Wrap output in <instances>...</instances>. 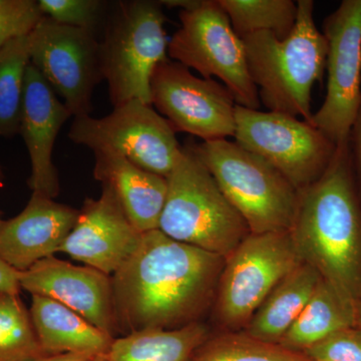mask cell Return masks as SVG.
I'll return each mask as SVG.
<instances>
[{
    "label": "cell",
    "mask_w": 361,
    "mask_h": 361,
    "mask_svg": "<svg viewBox=\"0 0 361 361\" xmlns=\"http://www.w3.org/2000/svg\"><path fill=\"white\" fill-rule=\"evenodd\" d=\"M92 361H108L106 355H97Z\"/></svg>",
    "instance_id": "36"
},
{
    "label": "cell",
    "mask_w": 361,
    "mask_h": 361,
    "mask_svg": "<svg viewBox=\"0 0 361 361\" xmlns=\"http://www.w3.org/2000/svg\"><path fill=\"white\" fill-rule=\"evenodd\" d=\"M225 259L180 243L160 230L139 245L111 276L118 332L175 329L198 322L219 284Z\"/></svg>",
    "instance_id": "1"
},
{
    "label": "cell",
    "mask_w": 361,
    "mask_h": 361,
    "mask_svg": "<svg viewBox=\"0 0 361 361\" xmlns=\"http://www.w3.org/2000/svg\"><path fill=\"white\" fill-rule=\"evenodd\" d=\"M160 1H122L99 42L103 80L114 106L140 99L151 104V80L169 59L167 21Z\"/></svg>",
    "instance_id": "6"
},
{
    "label": "cell",
    "mask_w": 361,
    "mask_h": 361,
    "mask_svg": "<svg viewBox=\"0 0 361 361\" xmlns=\"http://www.w3.org/2000/svg\"><path fill=\"white\" fill-rule=\"evenodd\" d=\"M4 184H6V174H4V170L0 166V188L4 187Z\"/></svg>",
    "instance_id": "34"
},
{
    "label": "cell",
    "mask_w": 361,
    "mask_h": 361,
    "mask_svg": "<svg viewBox=\"0 0 361 361\" xmlns=\"http://www.w3.org/2000/svg\"><path fill=\"white\" fill-rule=\"evenodd\" d=\"M259 99L269 111L302 116L310 123L311 94L326 70L327 40L314 20V2L297 1L292 32L283 39L260 32L241 37Z\"/></svg>",
    "instance_id": "3"
},
{
    "label": "cell",
    "mask_w": 361,
    "mask_h": 361,
    "mask_svg": "<svg viewBox=\"0 0 361 361\" xmlns=\"http://www.w3.org/2000/svg\"><path fill=\"white\" fill-rule=\"evenodd\" d=\"M302 262L290 232L249 234L225 258L217 308L230 327L246 326L266 297Z\"/></svg>",
    "instance_id": "10"
},
{
    "label": "cell",
    "mask_w": 361,
    "mask_h": 361,
    "mask_svg": "<svg viewBox=\"0 0 361 361\" xmlns=\"http://www.w3.org/2000/svg\"><path fill=\"white\" fill-rule=\"evenodd\" d=\"M44 18L37 0H0V49L32 32Z\"/></svg>",
    "instance_id": "28"
},
{
    "label": "cell",
    "mask_w": 361,
    "mask_h": 361,
    "mask_svg": "<svg viewBox=\"0 0 361 361\" xmlns=\"http://www.w3.org/2000/svg\"><path fill=\"white\" fill-rule=\"evenodd\" d=\"M30 313L47 355H106L115 339L78 313L47 297L32 295Z\"/></svg>",
    "instance_id": "19"
},
{
    "label": "cell",
    "mask_w": 361,
    "mask_h": 361,
    "mask_svg": "<svg viewBox=\"0 0 361 361\" xmlns=\"http://www.w3.org/2000/svg\"><path fill=\"white\" fill-rule=\"evenodd\" d=\"M151 104L172 126L203 142L234 137L237 103L224 85L198 78L169 59L156 68L151 80Z\"/></svg>",
    "instance_id": "13"
},
{
    "label": "cell",
    "mask_w": 361,
    "mask_h": 361,
    "mask_svg": "<svg viewBox=\"0 0 361 361\" xmlns=\"http://www.w3.org/2000/svg\"><path fill=\"white\" fill-rule=\"evenodd\" d=\"M30 63L73 118L90 116L92 94L103 80L94 32L59 25L44 16L28 35Z\"/></svg>",
    "instance_id": "11"
},
{
    "label": "cell",
    "mask_w": 361,
    "mask_h": 361,
    "mask_svg": "<svg viewBox=\"0 0 361 361\" xmlns=\"http://www.w3.org/2000/svg\"><path fill=\"white\" fill-rule=\"evenodd\" d=\"M303 353L312 361H361V326L341 330Z\"/></svg>",
    "instance_id": "29"
},
{
    "label": "cell",
    "mask_w": 361,
    "mask_h": 361,
    "mask_svg": "<svg viewBox=\"0 0 361 361\" xmlns=\"http://www.w3.org/2000/svg\"><path fill=\"white\" fill-rule=\"evenodd\" d=\"M179 18L180 27L169 39V59L203 78H219L237 104L259 110L261 102L243 40L233 30L219 0H201L195 8L180 11Z\"/></svg>",
    "instance_id": "7"
},
{
    "label": "cell",
    "mask_w": 361,
    "mask_h": 361,
    "mask_svg": "<svg viewBox=\"0 0 361 361\" xmlns=\"http://www.w3.org/2000/svg\"><path fill=\"white\" fill-rule=\"evenodd\" d=\"M350 141L337 147L322 177L299 191L290 231L302 262L342 295L361 300V211L351 176Z\"/></svg>",
    "instance_id": "2"
},
{
    "label": "cell",
    "mask_w": 361,
    "mask_h": 361,
    "mask_svg": "<svg viewBox=\"0 0 361 361\" xmlns=\"http://www.w3.org/2000/svg\"><path fill=\"white\" fill-rule=\"evenodd\" d=\"M68 137L92 152H114L166 179L183 152L171 123L140 99L114 106L103 118H73Z\"/></svg>",
    "instance_id": "8"
},
{
    "label": "cell",
    "mask_w": 361,
    "mask_h": 361,
    "mask_svg": "<svg viewBox=\"0 0 361 361\" xmlns=\"http://www.w3.org/2000/svg\"><path fill=\"white\" fill-rule=\"evenodd\" d=\"M30 65L28 35L16 37L0 49V137L20 134L26 71Z\"/></svg>",
    "instance_id": "23"
},
{
    "label": "cell",
    "mask_w": 361,
    "mask_h": 361,
    "mask_svg": "<svg viewBox=\"0 0 361 361\" xmlns=\"http://www.w3.org/2000/svg\"><path fill=\"white\" fill-rule=\"evenodd\" d=\"M20 272L0 259V293L20 294Z\"/></svg>",
    "instance_id": "30"
},
{
    "label": "cell",
    "mask_w": 361,
    "mask_h": 361,
    "mask_svg": "<svg viewBox=\"0 0 361 361\" xmlns=\"http://www.w3.org/2000/svg\"><path fill=\"white\" fill-rule=\"evenodd\" d=\"M167 183L159 222L166 236L225 259L251 234L190 146L183 147Z\"/></svg>",
    "instance_id": "4"
},
{
    "label": "cell",
    "mask_w": 361,
    "mask_h": 361,
    "mask_svg": "<svg viewBox=\"0 0 361 361\" xmlns=\"http://www.w3.org/2000/svg\"><path fill=\"white\" fill-rule=\"evenodd\" d=\"M94 154V177L114 192L132 224L141 233L159 229L167 179L137 167L114 152Z\"/></svg>",
    "instance_id": "18"
},
{
    "label": "cell",
    "mask_w": 361,
    "mask_h": 361,
    "mask_svg": "<svg viewBox=\"0 0 361 361\" xmlns=\"http://www.w3.org/2000/svg\"><path fill=\"white\" fill-rule=\"evenodd\" d=\"M73 116L37 68L26 71L20 135L27 149L32 173L27 185L32 193L54 199L59 194V173L52 151L63 126Z\"/></svg>",
    "instance_id": "16"
},
{
    "label": "cell",
    "mask_w": 361,
    "mask_h": 361,
    "mask_svg": "<svg viewBox=\"0 0 361 361\" xmlns=\"http://www.w3.org/2000/svg\"><path fill=\"white\" fill-rule=\"evenodd\" d=\"M357 325L361 326V300L357 304Z\"/></svg>",
    "instance_id": "35"
},
{
    "label": "cell",
    "mask_w": 361,
    "mask_h": 361,
    "mask_svg": "<svg viewBox=\"0 0 361 361\" xmlns=\"http://www.w3.org/2000/svg\"><path fill=\"white\" fill-rule=\"evenodd\" d=\"M1 216H2V214H1V212H0V226H1L2 222H4V220H2Z\"/></svg>",
    "instance_id": "37"
},
{
    "label": "cell",
    "mask_w": 361,
    "mask_h": 361,
    "mask_svg": "<svg viewBox=\"0 0 361 361\" xmlns=\"http://www.w3.org/2000/svg\"><path fill=\"white\" fill-rule=\"evenodd\" d=\"M44 16L59 25L96 32L106 2L101 0H39Z\"/></svg>",
    "instance_id": "27"
},
{
    "label": "cell",
    "mask_w": 361,
    "mask_h": 361,
    "mask_svg": "<svg viewBox=\"0 0 361 361\" xmlns=\"http://www.w3.org/2000/svg\"><path fill=\"white\" fill-rule=\"evenodd\" d=\"M45 356L20 294L0 293V361H39Z\"/></svg>",
    "instance_id": "25"
},
{
    "label": "cell",
    "mask_w": 361,
    "mask_h": 361,
    "mask_svg": "<svg viewBox=\"0 0 361 361\" xmlns=\"http://www.w3.org/2000/svg\"><path fill=\"white\" fill-rule=\"evenodd\" d=\"M320 280L317 271L301 262L266 297L246 325L245 334L279 343L310 302Z\"/></svg>",
    "instance_id": "20"
},
{
    "label": "cell",
    "mask_w": 361,
    "mask_h": 361,
    "mask_svg": "<svg viewBox=\"0 0 361 361\" xmlns=\"http://www.w3.org/2000/svg\"><path fill=\"white\" fill-rule=\"evenodd\" d=\"M327 90L310 123L336 147L349 144L361 106V0H343L325 18Z\"/></svg>",
    "instance_id": "12"
},
{
    "label": "cell",
    "mask_w": 361,
    "mask_h": 361,
    "mask_svg": "<svg viewBox=\"0 0 361 361\" xmlns=\"http://www.w3.org/2000/svg\"><path fill=\"white\" fill-rule=\"evenodd\" d=\"M209 338L199 322L175 329H145L116 337L108 361H191Z\"/></svg>",
    "instance_id": "22"
},
{
    "label": "cell",
    "mask_w": 361,
    "mask_h": 361,
    "mask_svg": "<svg viewBox=\"0 0 361 361\" xmlns=\"http://www.w3.org/2000/svg\"><path fill=\"white\" fill-rule=\"evenodd\" d=\"M94 355L85 353H65V355H49L39 361H92Z\"/></svg>",
    "instance_id": "32"
},
{
    "label": "cell",
    "mask_w": 361,
    "mask_h": 361,
    "mask_svg": "<svg viewBox=\"0 0 361 361\" xmlns=\"http://www.w3.org/2000/svg\"><path fill=\"white\" fill-rule=\"evenodd\" d=\"M239 37L269 32L283 39L293 30L297 4L292 0H219Z\"/></svg>",
    "instance_id": "24"
},
{
    "label": "cell",
    "mask_w": 361,
    "mask_h": 361,
    "mask_svg": "<svg viewBox=\"0 0 361 361\" xmlns=\"http://www.w3.org/2000/svg\"><path fill=\"white\" fill-rule=\"evenodd\" d=\"M20 285L32 295L63 304L116 338L118 329L111 276L102 271L51 256L20 272Z\"/></svg>",
    "instance_id": "14"
},
{
    "label": "cell",
    "mask_w": 361,
    "mask_h": 361,
    "mask_svg": "<svg viewBox=\"0 0 361 361\" xmlns=\"http://www.w3.org/2000/svg\"><path fill=\"white\" fill-rule=\"evenodd\" d=\"M355 325L357 304L322 278L310 302L278 344L305 353L332 334Z\"/></svg>",
    "instance_id": "21"
},
{
    "label": "cell",
    "mask_w": 361,
    "mask_h": 361,
    "mask_svg": "<svg viewBox=\"0 0 361 361\" xmlns=\"http://www.w3.org/2000/svg\"><path fill=\"white\" fill-rule=\"evenodd\" d=\"M190 148L252 234L290 231L299 192L279 171L228 140L202 142Z\"/></svg>",
    "instance_id": "5"
},
{
    "label": "cell",
    "mask_w": 361,
    "mask_h": 361,
    "mask_svg": "<svg viewBox=\"0 0 361 361\" xmlns=\"http://www.w3.org/2000/svg\"><path fill=\"white\" fill-rule=\"evenodd\" d=\"M349 140L353 141L355 158L356 164H357L358 172H360L361 180V106L357 116H356L355 123H353Z\"/></svg>",
    "instance_id": "31"
},
{
    "label": "cell",
    "mask_w": 361,
    "mask_h": 361,
    "mask_svg": "<svg viewBox=\"0 0 361 361\" xmlns=\"http://www.w3.org/2000/svg\"><path fill=\"white\" fill-rule=\"evenodd\" d=\"M80 211L54 199L32 194L18 216L0 226V259L18 272L59 253Z\"/></svg>",
    "instance_id": "17"
},
{
    "label": "cell",
    "mask_w": 361,
    "mask_h": 361,
    "mask_svg": "<svg viewBox=\"0 0 361 361\" xmlns=\"http://www.w3.org/2000/svg\"><path fill=\"white\" fill-rule=\"evenodd\" d=\"M191 361H312L305 353L248 334H226L207 339Z\"/></svg>",
    "instance_id": "26"
},
{
    "label": "cell",
    "mask_w": 361,
    "mask_h": 361,
    "mask_svg": "<svg viewBox=\"0 0 361 361\" xmlns=\"http://www.w3.org/2000/svg\"><path fill=\"white\" fill-rule=\"evenodd\" d=\"M201 0H161V6L170 7V8H180V11L195 8L200 4Z\"/></svg>",
    "instance_id": "33"
},
{
    "label": "cell",
    "mask_w": 361,
    "mask_h": 361,
    "mask_svg": "<svg viewBox=\"0 0 361 361\" xmlns=\"http://www.w3.org/2000/svg\"><path fill=\"white\" fill-rule=\"evenodd\" d=\"M235 142L279 171L297 191L319 179L337 147L317 128L296 116L237 104Z\"/></svg>",
    "instance_id": "9"
},
{
    "label": "cell",
    "mask_w": 361,
    "mask_h": 361,
    "mask_svg": "<svg viewBox=\"0 0 361 361\" xmlns=\"http://www.w3.org/2000/svg\"><path fill=\"white\" fill-rule=\"evenodd\" d=\"M142 234L123 212L114 192L103 186L99 198L85 199L59 253L113 276L134 253Z\"/></svg>",
    "instance_id": "15"
}]
</instances>
